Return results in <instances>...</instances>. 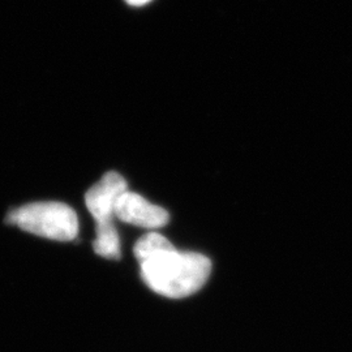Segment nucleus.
I'll use <instances>...</instances> for the list:
<instances>
[{
	"instance_id": "39448f33",
	"label": "nucleus",
	"mask_w": 352,
	"mask_h": 352,
	"mask_svg": "<svg viewBox=\"0 0 352 352\" xmlns=\"http://www.w3.org/2000/svg\"><path fill=\"white\" fill-rule=\"evenodd\" d=\"M94 252L103 258L119 260L122 256L120 239L113 222L97 223L96 226V240L93 241Z\"/></svg>"
},
{
	"instance_id": "423d86ee",
	"label": "nucleus",
	"mask_w": 352,
	"mask_h": 352,
	"mask_svg": "<svg viewBox=\"0 0 352 352\" xmlns=\"http://www.w3.org/2000/svg\"><path fill=\"white\" fill-rule=\"evenodd\" d=\"M171 248H174V245L167 240V238H164V235H161L158 232H149V234L144 235L135 244L133 253H135L138 261L142 263L144 260L149 258L151 256H154V254L166 251V250H171Z\"/></svg>"
},
{
	"instance_id": "7ed1b4c3",
	"label": "nucleus",
	"mask_w": 352,
	"mask_h": 352,
	"mask_svg": "<svg viewBox=\"0 0 352 352\" xmlns=\"http://www.w3.org/2000/svg\"><path fill=\"white\" fill-rule=\"evenodd\" d=\"M126 190V179L115 171L104 174L98 183L89 189L85 204L96 223L113 222L116 204Z\"/></svg>"
},
{
	"instance_id": "f03ea898",
	"label": "nucleus",
	"mask_w": 352,
	"mask_h": 352,
	"mask_svg": "<svg viewBox=\"0 0 352 352\" xmlns=\"http://www.w3.org/2000/svg\"><path fill=\"white\" fill-rule=\"evenodd\" d=\"M7 222L33 235L58 241H71L78 234L75 210L63 202L28 204L8 214Z\"/></svg>"
},
{
	"instance_id": "20e7f679",
	"label": "nucleus",
	"mask_w": 352,
	"mask_h": 352,
	"mask_svg": "<svg viewBox=\"0 0 352 352\" xmlns=\"http://www.w3.org/2000/svg\"><path fill=\"white\" fill-rule=\"evenodd\" d=\"M115 218L133 226L155 230L168 223V213L158 205L145 200L139 193L129 192L122 195L115 208Z\"/></svg>"
},
{
	"instance_id": "0eeeda50",
	"label": "nucleus",
	"mask_w": 352,
	"mask_h": 352,
	"mask_svg": "<svg viewBox=\"0 0 352 352\" xmlns=\"http://www.w3.org/2000/svg\"><path fill=\"white\" fill-rule=\"evenodd\" d=\"M126 3L132 7H141V6H145L148 4L151 0H126Z\"/></svg>"
},
{
	"instance_id": "f257e3e1",
	"label": "nucleus",
	"mask_w": 352,
	"mask_h": 352,
	"mask_svg": "<svg viewBox=\"0 0 352 352\" xmlns=\"http://www.w3.org/2000/svg\"><path fill=\"white\" fill-rule=\"evenodd\" d=\"M141 277L154 292L183 299L204 287L212 273L210 260L201 253L179 252L175 247L140 263Z\"/></svg>"
}]
</instances>
